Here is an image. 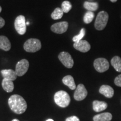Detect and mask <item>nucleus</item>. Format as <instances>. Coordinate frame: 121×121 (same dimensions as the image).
Wrapping results in <instances>:
<instances>
[{
	"instance_id": "nucleus-4",
	"label": "nucleus",
	"mask_w": 121,
	"mask_h": 121,
	"mask_svg": "<svg viewBox=\"0 0 121 121\" xmlns=\"http://www.w3.org/2000/svg\"><path fill=\"white\" fill-rule=\"evenodd\" d=\"M41 42L35 38L29 39L24 44V49L27 52H36L41 49Z\"/></svg>"
},
{
	"instance_id": "nucleus-14",
	"label": "nucleus",
	"mask_w": 121,
	"mask_h": 121,
	"mask_svg": "<svg viewBox=\"0 0 121 121\" xmlns=\"http://www.w3.org/2000/svg\"><path fill=\"white\" fill-rule=\"evenodd\" d=\"M11 47V44L9 39L5 36H0V49L4 51H9Z\"/></svg>"
},
{
	"instance_id": "nucleus-8",
	"label": "nucleus",
	"mask_w": 121,
	"mask_h": 121,
	"mask_svg": "<svg viewBox=\"0 0 121 121\" xmlns=\"http://www.w3.org/2000/svg\"><path fill=\"white\" fill-rule=\"evenodd\" d=\"M29 67V63L27 60L23 59L18 62L16 65L15 72L18 76H22L28 71Z\"/></svg>"
},
{
	"instance_id": "nucleus-17",
	"label": "nucleus",
	"mask_w": 121,
	"mask_h": 121,
	"mask_svg": "<svg viewBox=\"0 0 121 121\" xmlns=\"http://www.w3.org/2000/svg\"><path fill=\"white\" fill-rule=\"evenodd\" d=\"M112 119V115L110 113H103L97 114L93 118L94 121H110Z\"/></svg>"
},
{
	"instance_id": "nucleus-12",
	"label": "nucleus",
	"mask_w": 121,
	"mask_h": 121,
	"mask_svg": "<svg viewBox=\"0 0 121 121\" xmlns=\"http://www.w3.org/2000/svg\"><path fill=\"white\" fill-rule=\"evenodd\" d=\"M99 93L108 98H112L114 95V90L111 86L103 85L99 89Z\"/></svg>"
},
{
	"instance_id": "nucleus-15",
	"label": "nucleus",
	"mask_w": 121,
	"mask_h": 121,
	"mask_svg": "<svg viewBox=\"0 0 121 121\" xmlns=\"http://www.w3.org/2000/svg\"><path fill=\"white\" fill-rule=\"evenodd\" d=\"M93 110L96 112H99L105 110L108 107L107 103L102 101L94 100L93 103Z\"/></svg>"
},
{
	"instance_id": "nucleus-7",
	"label": "nucleus",
	"mask_w": 121,
	"mask_h": 121,
	"mask_svg": "<svg viewBox=\"0 0 121 121\" xmlns=\"http://www.w3.org/2000/svg\"><path fill=\"white\" fill-rule=\"evenodd\" d=\"M58 59L65 67L68 69H71L73 67V60L69 53L66 52H60L58 55Z\"/></svg>"
},
{
	"instance_id": "nucleus-6",
	"label": "nucleus",
	"mask_w": 121,
	"mask_h": 121,
	"mask_svg": "<svg viewBox=\"0 0 121 121\" xmlns=\"http://www.w3.org/2000/svg\"><path fill=\"white\" fill-rule=\"evenodd\" d=\"M94 67L96 71L103 73L107 71L109 68V63L107 59L104 58H98L94 62Z\"/></svg>"
},
{
	"instance_id": "nucleus-1",
	"label": "nucleus",
	"mask_w": 121,
	"mask_h": 121,
	"mask_svg": "<svg viewBox=\"0 0 121 121\" xmlns=\"http://www.w3.org/2000/svg\"><path fill=\"white\" fill-rule=\"evenodd\" d=\"M9 105L13 112L17 114H22L26 111L27 103L25 100L19 95H13L8 101Z\"/></svg>"
},
{
	"instance_id": "nucleus-11",
	"label": "nucleus",
	"mask_w": 121,
	"mask_h": 121,
	"mask_svg": "<svg viewBox=\"0 0 121 121\" xmlns=\"http://www.w3.org/2000/svg\"><path fill=\"white\" fill-rule=\"evenodd\" d=\"M73 47L80 52L86 53L90 49L91 45L86 40H81L79 42H75L73 44Z\"/></svg>"
},
{
	"instance_id": "nucleus-28",
	"label": "nucleus",
	"mask_w": 121,
	"mask_h": 121,
	"mask_svg": "<svg viewBox=\"0 0 121 121\" xmlns=\"http://www.w3.org/2000/svg\"><path fill=\"white\" fill-rule=\"evenodd\" d=\"M110 1H111L113 3H114V2H116L117 1V0H110Z\"/></svg>"
},
{
	"instance_id": "nucleus-20",
	"label": "nucleus",
	"mask_w": 121,
	"mask_h": 121,
	"mask_svg": "<svg viewBox=\"0 0 121 121\" xmlns=\"http://www.w3.org/2000/svg\"><path fill=\"white\" fill-rule=\"evenodd\" d=\"M84 7L85 9L88 10L89 11H95L98 10L99 4L97 2H84Z\"/></svg>"
},
{
	"instance_id": "nucleus-18",
	"label": "nucleus",
	"mask_w": 121,
	"mask_h": 121,
	"mask_svg": "<svg viewBox=\"0 0 121 121\" xmlns=\"http://www.w3.org/2000/svg\"><path fill=\"white\" fill-rule=\"evenodd\" d=\"M2 86L4 91L7 93H11L14 89V85L13 81L6 78H4L2 82Z\"/></svg>"
},
{
	"instance_id": "nucleus-24",
	"label": "nucleus",
	"mask_w": 121,
	"mask_h": 121,
	"mask_svg": "<svg viewBox=\"0 0 121 121\" xmlns=\"http://www.w3.org/2000/svg\"><path fill=\"white\" fill-rule=\"evenodd\" d=\"M85 35V28H82L81 30H80L79 34L77 35L74 36L73 37L72 40L74 42V43L75 42H79L80 40H82V39L84 38Z\"/></svg>"
},
{
	"instance_id": "nucleus-27",
	"label": "nucleus",
	"mask_w": 121,
	"mask_h": 121,
	"mask_svg": "<svg viewBox=\"0 0 121 121\" xmlns=\"http://www.w3.org/2000/svg\"><path fill=\"white\" fill-rule=\"evenodd\" d=\"M4 24H5V21H4V20L2 17L0 16V29L4 27Z\"/></svg>"
},
{
	"instance_id": "nucleus-3",
	"label": "nucleus",
	"mask_w": 121,
	"mask_h": 121,
	"mask_svg": "<svg viewBox=\"0 0 121 121\" xmlns=\"http://www.w3.org/2000/svg\"><path fill=\"white\" fill-rule=\"evenodd\" d=\"M109 19V15L107 12L102 11L99 12L95 20L94 26L96 30H103L107 25Z\"/></svg>"
},
{
	"instance_id": "nucleus-30",
	"label": "nucleus",
	"mask_w": 121,
	"mask_h": 121,
	"mask_svg": "<svg viewBox=\"0 0 121 121\" xmlns=\"http://www.w3.org/2000/svg\"><path fill=\"white\" fill-rule=\"evenodd\" d=\"M12 121H19L17 119H13V120Z\"/></svg>"
},
{
	"instance_id": "nucleus-23",
	"label": "nucleus",
	"mask_w": 121,
	"mask_h": 121,
	"mask_svg": "<svg viewBox=\"0 0 121 121\" xmlns=\"http://www.w3.org/2000/svg\"><path fill=\"white\" fill-rule=\"evenodd\" d=\"M72 4L70 2L68 1H63L61 5V9L62 10L63 13H68L71 10Z\"/></svg>"
},
{
	"instance_id": "nucleus-29",
	"label": "nucleus",
	"mask_w": 121,
	"mask_h": 121,
	"mask_svg": "<svg viewBox=\"0 0 121 121\" xmlns=\"http://www.w3.org/2000/svg\"><path fill=\"white\" fill-rule=\"evenodd\" d=\"M46 121H54L53 120V119H48V120H47Z\"/></svg>"
},
{
	"instance_id": "nucleus-31",
	"label": "nucleus",
	"mask_w": 121,
	"mask_h": 121,
	"mask_svg": "<svg viewBox=\"0 0 121 121\" xmlns=\"http://www.w3.org/2000/svg\"><path fill=\"white\" fill-rule=\"evenodd\" d=\"M1 11H2V7L0 6V13H1Z\"/></svg>"
},
{
	"instance_id": "nucleus-19",
	"label": "nucleus",
	"mask_w": 121,
	"mask_h": 121,
	"mask_svg": "<svg viewBox=\"0 0 121 121\" xmlns=\"http://www.w3.org/2000/svg\"><path fill=\"white\" fill-rule=\"evenodd\" d=\"M112 66L116 71L121 72V58L119 56L113 57L111 60Z\"/></svg>"
},
{
	"instance_id": "nucleus-2",
	"label": "nucleus",
	"mask_w": 121,
	"mask_h": 121,
	"mask_svg": "<svg viewBox=\"0 0 121 121\" xmlns=\"http://www.w3.org/2000/svg\"><path fill=\"white\" fill-rule=\"evenodd\" d=\"M54 100L57 105L62 108L67 107L71 102L70 96L69 94L63 90L59 91L54 94Z\"/></svg>"
},
{
	"instance_id": "nucleus-32",
	"label": "nucleus",
	"mask_w": 121,
	"mask_h": 121,
	"mask_svg": "<svg viewBox=\"0 0 121 121\" xmlns=\"http://www.w3.org/2000/svg\"><path fill=\"white\" fill-rule=\"evenodd\" d=\"M29 22H26V25H29Z\"/></svg>"
},
{
	"instance_id": "nucleus-9",
	"label": "nucleus",
	"mask_w": 121,
	"mask_h": 121,
	"mask_svg": "<svg viewBox=\"0 0 121 121\" xmlns=\"http://www.w3.org/2000/svg\"><path fill=\"white\" fill-rule=\"evenodd\" d=\"M87 91L83 84L78 85L74 93V98L77 101H81L86 97Z\"/></svg>"
},
{
	"instance_id": "nucleus-21",
	"label": "nucleus",
	"mask_w": 121,
	"mask_h": 121,
	"mask_svg": "<svg viewBox=\"0 0 121 121\" xmlns=\"http://www.w3.org/2000/svg\"><path fill=\"white\" fill-rule=\"evenodd\" d=\"M63 12L60 8L57 7L51 14V17L53 20H58L62 17Z\"/></svg>"
},
{
	"instance_id": "nucleus-10",
	"label": "nucleus",
	"mask_w": 121,
	"mask_h": 121,
	"mask_svg": "<svg viewBox=\"0 0 121 121\" xmlns=\"http://www.w3.org/2000/svg\"><path fill=\"white\" fill-rule=\"evenodd\" d=\"M69 23L67 22H59L51 26V30L57 34H63L67 30Z\"/></svg>"
},
{
	"instance_id": "nucleus-26",
	"label": "nucleus",
	"mask_w": 121,
	"mask_h": 121,
	"mask_svg": "<svg viewBox=\"0 0 121 121\" xmlns=\"http://www.w3.org/2000/svg\"><path fill=\"white\" fill-rule=\"evenodd\" d=\"M66 121H80V119L76 116H72V117L67 118Z\"/></svg>"
},
{
	"instance_id": "nucleus-25",
	"label": "nucleus",
	"mask_w": 121,
	"mask_h": 121,
	"mask_svg": "<svg viewBox=\"0 0 121 121\" xmlns=\"http://www.w3.org/2000/svg\"><path fill=\"white\" fill-rule=\"evenodd\" d=\"M114 84L118 86L121 87V74L115 78Z\"/></svg>"
},
{
	"instance_id": "nucleus-5",
	"label": "nucleus",
	"mask_w": 121,
	"mask_h": 121,
	"mask_svg": "<svg viewBox=\"0 0 121 121\" xmlns=\"http://www.w3.org/2000/svg\"><path fill=\"white\" fill-rule=\"evenodd\" d=\"M15 28L18 34L24 35L26 31V22L25 16L19 15L16 18L14 22Z\"/></svg>"
},
{
	"instance_id": "nucleus-13",
	"label": "nucleus",
	"mask_w": 121,
	"mask_h": 121,
	"mask_svg": "<svg viewBox=\"0 0 121 121\" xmlns=\"http://www.w3.org/2000/svg\"><path fill=\"white\" fill-rule=\"evenodd\" d=\"M1 73L4 78L11 80V81H14L17 78L16 72L13 69H2L1 70Z\"/></svg>"
},
{
	"instance_id": "nucleus-22",
	"label": "nucleus",
	"mask_w": 121,
	"mask_h": 121,
	"mask_svg": "<svg viewBox=\"0 0 121 121\" xmlns=\"http://www.w3.org/2000/svg\"><path fill=\"white\" fill-rule=\"evenodd\" d=\"M95 15L93 12L87 11L85 13L84 16V22L85 24H89L92 22L94 18Z\"/></svg>"
},
{
	"instance_id": "nucleus-16",
	"label": "nucleus",
	"mask_w": 121,
	"mask_h": 121,
	"mask_svg": "<svg viewBox=\"0 0 121 121\" xmlns=\"http://www.w3.org/2000/svg\"><path fill=\"white\" fill-rule=\"evenodd\" d=\"M62 82L65 85L67 86L71 90H75L76 88L75 81L72 76L67 75L65 76L62 79Z\"/></svg>"
}]
</instances>
